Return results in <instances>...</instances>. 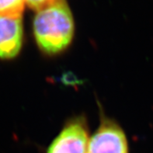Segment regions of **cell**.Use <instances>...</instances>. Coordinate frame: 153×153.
I'll use <instances>...</instances> for the list:
<instances>
[{
	"label": "cell",
	"instance_id": "5",
	"mask_svg": "<svg viewBox=\"0 0 153 153\" xmlns=\"http://www.w3.org/2000/svg\"><path fill=\"white\" fill-rule=\"evenodd\" d=\"M25 6V0H0V16L21 19Z\"/></svg>",
	"mask_w": 153,
	"mask_h": 153
},
{
	"label": "cell",
	"instance_id": "4",
	"mask_svg": "<svg viewBox=\"0 0 153 153\" xmlns=\"http://www.w3.org/2000/svg\"><path fill=\"white\" fill-rule=\"evenodd\" d=\"M24 41L23 20L0 16V60H13L21 52Z\"/></svg>",
	"mask_w": 153,
	"mask_h": 153
},
{
	"label": "cell",
	"instance_id": "1",
	"mask_svg": "<svg viewBox=\"0 0 153 153\" xmlns=\"http://www.w3.org/2000/svg\"><path fill=\"white\" fill-rule=\"evenodd\" d=\"M35 43L47 56H57L71 46L75 36V21L66 0H58L36 12L32 24Z\"/></svg>",
	"mask_w": 153,
	"mask_h": 153
},
{
	"label": "cell",
	"instance_id": "3",
	"mask_svg": "<svg viewBox=\"0 0 153 153\" xmlns=\"http://www.w3.org/2000/svg\"><path fill=\"white\" fill-rule=\"evenodd\" d=\"M89 138L86 117H72L51 142L46 153H87Z\"/></svg>",
	"mask_w": 153,
	"mask_h": 153
},
{
	"label": "cell",
	"instance_id": "6",
	"mask_svg": "<svg viewBox=\"0 0 153 153\" xmlns=\"http://www.w3.org/2000/svg\"><path fill=\"white\" fill-rule=\"evenodd\" d=\"M56 1L58 0H25L26 5L35 12L48 7Z\"/></svg>",
	"mask_w": 153,
	"mask_h": 153
},
{
	"label": "cell",
	"instance_id": "2",
	"mask_svg": "<svg viewBox=\"0 0 153 153\" xmlns=\"http://www.w3.org/2000/svg\"><path fill=\"white\" fill-rule=\"evenodd\" d=\"M87 153H130L128 138L116 120L100 110V124L89 138Z\"/></svg>",
	"mask_w": 153,
	"mask_h": 153
}]
</instances>
